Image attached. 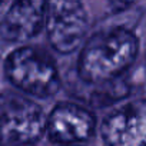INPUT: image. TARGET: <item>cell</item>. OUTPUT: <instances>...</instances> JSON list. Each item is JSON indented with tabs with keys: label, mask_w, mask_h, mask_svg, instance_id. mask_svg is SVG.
<instances>
[{
	"label": "cell",
	"mask_w": 146,
	"mask_h": 146,
	"mask_svg": "<svg viewBox=\"0 0 146 146\" xmlns=\"http://www.w3.org/2000/svg\"><path fill=\"white\" fill-rule=\"evenodd\" d=\"M46 3L25 0L13 3L0 19V37L6 42L20 43L36 36L44 23Z\"/></svg>",
	"instance_id": "7"
},
{
	"label": "cell",
	"mask_w": 146,
	"mask_h": 146,
	"mask_svg": "<svg viewBox=\"0 0 146 146\" xmlns=\"http://www.w3.org/2000/svg\"><path fill=\"white\" fill-rule=\"evenodd\" d=\"M137 47V37L127 29L99 32L86 42L79 54V76L89 83L110 82L135 62Z\"/></svg>",
	"instance_id": "1"
},
{
	"label": "cell",
	"mask_w": 146,
	"mask_h": 146,
	"mask_svg": "<svg viewBox=\"0 0 146 146\" xmlns=\"http://www.w3.org/2000/svg\"><path fill=\"white\" fill-rule=\"evenodd\" d=\"M46 116L25 96L0 93V146H26L44 132Z\"/></svg>",
	"instance_id": "3"
},
{
	"label": "cell",
	"mask_w": 146,
	"mask_h": 146,
	"mask_svg": "<svg viewBox=\"0 0 146 146\" xmlns=\"http://www.w3.org/2000/svg\"><path fill=\"white\" fill-rule=\"evenodd\" d=\"M5 72L12 85L37 98L53 96L60 88V76L54 62L39 49L20 47L13 50L6 57Z\"/></svg>",
	"instance_id": "2"
},
{
	"label": "cell",
	"mask_w": 146,
	"mask_h": 146,
	"mask_svg": "<svg viewBox=\"0 0 146 146\" xmlns=\"http://www.w3.org/2000/svg\"><path fill=\"white\" fill-rule=\"evenodd\" d=\"M96 127L95 116L75 103H60L46 117L44 132L49 139L62 145H73L90 137Z\"/></svg>",
	"instance_id": "5"
},
{
	"label": "cell",
	"mask_w": 146,
	"mask_h": 146,
	"mask_svg": "<svg viewBox=\"0 0 146 146\" xmlns=\"http://www.w3.org/2000/svg\"><path fill=\"white\" fill-rule=\"evenodd\" d=\"M47 37L59 53L75 52L88 32V15L80 2H49L44 6Z\"/></svg>",
	"instance_id": "4"
},
{
	"label": "cell",
	"mask_w": 146,
	"mask_h": 146,
	"mask_svg": "<svg viewBox=\"0 0 146 146\" xmlns=\"http://www.w3.org/2000/svg\"><path fill=\"white\" fill-rule=\"evenodd\" d=\"M100 136L108 146H143L146 137L143 106H125L112 112L102 122Z\"/></svg>",
	"instance_id": "6"
}]
</instances>
